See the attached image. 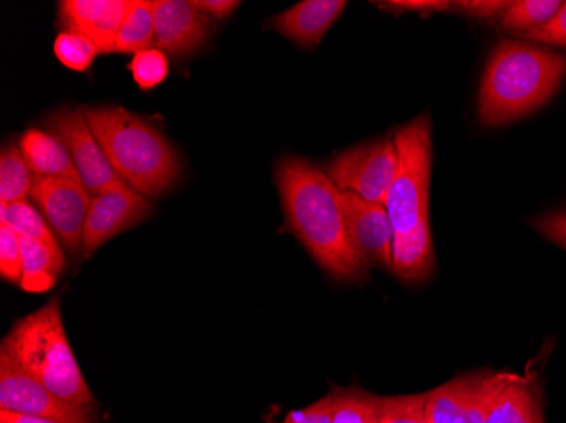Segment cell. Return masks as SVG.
I'll return each mask as SVG.
<instances>
[{
	"label": "cell",
	"mask_w": 566,
	"mask_h": 423,
	"mask_svg": "<svg viewBox=\"0 0 566 423\" xmlns=\"http://www.w3.org/2000/svg\"><path fill=\"white\" fill-rule=\"evenodd\" d=\"M275 183L285 214V231L301 241L321 268L339 282L367 278L346 229L342 192L323 168L301 156L280 158Z\"/></svg>",
	"instance_id": "obj_1"
},
{
	"label": "cell",
	"mask_w": 566,
	"mask_h": 423,
	"mask_svg": "<svg viewBox=\"0 0 566 423\" xmlns=\"http://www.w3.org/2000/svg\"><path fill=\"white\" fill-rule=\"evenodd\" d=\"M399 168L385 199L394 229L392 273L406 283L424 282L434 269L429 229L431 119L416 117L394 133Z\"/></svg>",
	"instance_id": "obj_2"
},
{
	"label": "cell",
	"mask_w": 566,
	"mask_h": 423,
	"mask_svg": "<svg viewBox=\"0 0 566 423\" xmlns=\"http://www.w3.org/2000/svg\"><path fill=\"white\" fill-rule=\"evenodd\" d=\"M565 76L566 56L558 51L526 41H499L480 84V124L501 127L530 116L559 91Z\"/></svg>",
	"instance_id": "obj_3"
},
{
	"label": "cell",
	"mask_w": 566,
	"mask_h": 423,
	"mask_svg": "<svg viewBox=\"0 0 566 423\" xmlns=\"http://www.w3.org/2000/svg\"><path fill=\"white\" fill-rule=\"evenodd\" d=\"M92 133L111 167L148 199L167 195L182 175V160L167 136L120 105L84 107Z\"/></svg>",
	"instance_id": "obj_4"
},
{
	"label": "cell",
	"mask_w": 566,
	"mask_h": 423,
	"mask_svg": "<svg viewBox=\"0 0 566 423\" xmlns=\"http://www.w3.org/2000/svg\"><path fill=\"white\" fill-rule=\"evenodd\" d=\"M15 364L56 396L94 412L95 399L76 362L63 326L60 297L19 319L2 340Z\"/></svg>",
	"instance_id": "obj_5"
},
{
	"label": "cell",
	"mask_w": 566,
	"mask_h": 423,
	"mask_svg": "<svg viewBox=\"0 0 566 423\" xmlns=\"http://www.w3.org/2000/svg\"><path fill=\"white\" fill-rule=\"evenodd\" d=\"M399 168V151L392 136L364 142L334 156L324 171L339 192H352L375 203H385Z\"/></svg>",
	"instance_id": "obj_6"
},
{
	"label": "cell",
	"mask_w": 566,
	"mask_h": 423,
	"mask_svg": "<svg viewBox=\"0 0 566 423\" xmlns=\"http://www.w3.org/2000/svg\"><path fill=\"white\" fill-rule=\"evenodd\" d=\"M46 126L69 149L78 177L92 197L126 184L111 167L106 152L92 133L84 107H63L48 117Z\"/></svg>",
	"instance_id": "obj_7"
},
{
	"label": "cell",
	"mask_w": 566,
	"mask_h": 423,
	"mask_svg": "<svg viewBox=\"0 0 566 423\" xmlns=\"http://www.w3.org/2000/svg\"><path fill=\"white\" fill-rule=\"evenodd\" d=\"M509 378L511 373L480 371L434 388L426 399L429 423H485Z\"/></svg>",
	"instance_id": "obj_8"
},
{
	"label": "cell",
	"mask_w": 566,
	"mask_h": 423,
	"mask_svg": "<svg viewBox=\"0 0 566 423\" xmlns=\"http://www.w3.org/2000/svg\"><path fill=\"white\" fill-rule=\"evenodd\" d=\"M0 410L62 423H97L95 412L56 396L40 381L22 371L4 349H0Z\"/></svg>",
	"instance_id": "obj_9"
},
{
	"label": "cell",
	"mask_w": 566,
	"mask_h": 423,
	"mask_svg": "<svg viewBox=\"0 0 566 423\" xmlns=\"http://www.w3.org/2000/svg\"><path fill=\"white\" fill-rule=\"evenodd\" d=\"M31 200L70 254L82 253L92 195L81 180L36 178Z\"/></svg>",
	"instance_id": "obj_10"
},
{
	"label": "cell",
	"mask_w": 566,
	"mask_h": 423,
	"mask_svg": "<svg viewBox=\"0 0 566 423\" xmlns=\"http://www.w3.org/2000/svg\"><path fill=\"white\" fill-rule=\"evenodd\" d=\"M151 210L148 197L136 192L129 184L92 197L85 221L82 254L85 257L92 256L107 241L146 221Z\"/></svg>",
	"instance_id": "obj_11"
},
{
	"label": "cell",
	"mask_w": 566,
	"mask_h": 423,
	"mask_svg": "<svg viewBox=\"0 0 566 423\" xmlns=\"http://www.w3.org/2000/svg\"><path fill=\"white\" fill-rule=\"evenodd\" d=\"M155 47L174 59H189L211 36L212 19L193 8L192 0H153Z\"/></svg>",
	"instance_id": "obj_12"
},
{
	"label": "cell",
	"mask_w": 566,
	"mask_h": 423,
	"mask_svg": "<svg viewBox=\"0 0 566 423\" xmlns=\"http://www.w3.org/2000/svg\"><path fill=\"white\" fill-rule=\"evenodd\" d=\"M343 212L349 241L361 260L392 272L394 229L384 203L370 202L352 192H342Z\"/></svg>",
	"instance_id": "obj_13"
},
{
	"label": "cell",
	"mask_w": 566,
	"mask_h": 423,
	"mask_svg": "<svg viewBox=\"0 0 566 423\" xmlns=\"http://www.w3.org/2000/svg\"><path fill=\"white\" fill-rule=\"evenodd\" d=\"M135 0H62L59 2V24L91 38L101 55L113 53L114 41Z\"/></svg>",
	"instance_id": "obj_14"
},
{
	"label": "cell",
	"mask_w": 566,
	"mask_h": 423,
	"mask_svg": "<svg viewBox=\"0 0 566 423\" xmlns=\"http://www.w3.org/2000/svg\"><path fill=\"white\" fill-rule=\"evenodd\" d=\"M346 6L348 2L345 0H304L273 15L269 28L297 46L316 47L331 25L338 21Z\"/></svg>",
	"instance_id": "obj_15"
},
{
	"label": "cell",
	"mask_w": 566,
	"mask_h": 423,
	"mask_svg": "<svg viewBox=\"0 0 566 423\" xmlns=\"http://www.w3.org/2000/svg\"><path fill=\"white\" fill-rule=\"evenodd\" d=\"M18 145L34 177L81 180L69 149L51 130L31 127L22 133Z\"/></svg>",
	"instance_id": "obj_16"
},
{
	"label": "cell",
	"mask_w": 566,
	"mask_h": 423,
	"mask_svg": "<svg viewBox=\"0 0 566 423\" xmlns=\"http://www.w3.org/2000/svg\"><path fill=\"white\" fill-rule=\"evenodd\" d=\"M65 263L62 244L22 237V276L19 286L30 294H46L59 282Z\"/></svg>",
	"instance_id": "obj_17"
},
{
	"label": "cell",
	"mask_w": 566,
	"mask_h": 423,
	"mask_svg": "<svg viewBox=\"0 0 566 423\" xmlns=\"http://www.w3.org/2000/svg\"><path fill=\"white\" fill-rule=\"evenodd\" d=\"M485 423H543L537 384L527 378L511 374L486 415Z\"/></svg>",
	"instance_id": "obj_18"
},
{
	"label": "cell",
	"mask_w": 566,
	"mask_h": 423,
	"mask_svg": "<svg viewBox=\"0 0 566 423\" xmlns=\"http://www.w3.org/2000/svg\"><path fill=\"white\" fill-rule=\"evenodd\" d=\"M155 46L153 0H135L114 41L113 53L133 55Z\"/></svg>",
	"instance_id": "obj_19"
},
{
	"label": "cell",
	"mask_w": 566,
	"mask_h": 423,
	"mask_svg": "<svg viewBox=\"0 0 566 423\" xmlns=\"http://www.w3.org/2000/svg\"><path fill=\"white\" fill-rule=\"evenodd\" d=\"M34 177L19 145L8 142L0 152V200L2 203L22 202L33 192Z\"/></svg>",
	"instance_id": "obj_20"
},
{
	"label": "cell",
	"mask_w": 566,
	"mask_h": 423,
	"mask_svg": "<svg viewBox=\"0 0 566 423\" xmlns=\"http://www.w3.org/2000/svg\"><path fill=\"white\" fill-rule=\"evenodd\" d=\"M563 2L558 0H516L509 2L505 11L499 18V24L507 33L526 34L548 24Z\"/></svg>",
	"instance_id": "obj_21"
},
{
	"label": "cell",
	"mask_w": 566,
	"mask_h": 423,
	"mask_svg": "<svg viewBox=\"0 0 566 423\" xmlns=\"http://www.w3.org/2000/svg\"><path fill=\"white\" fill-rule=\"evenodd\" d=\"M0 224L8 225L24 240L60 244L59 237L48 224L46 219L28 200L15 203H0Z\"/></svg>",
	"instance_id": "obj_22"
},
{
	"label": "cell",
	"mask_w": 566,
	"mask_h": 423,
	"mask_svg": "<svg viewBox=\"0 0 566 423\" xmlns=\"http://www.w3.org/2000/svg\"><path fill=\"white\" fill-rule=\"evenodd\" d=\"M380 399L358 388L333 391V423H370Z\"/></svg>",
	"instance_id": "obj_23"
},
{
	"label": "cell",
	"mask_w": 566,
	"mask_h": 423,
	"mask_svg": "<svg viewBox=\"0 0 566 423\" xmlns=\"http://www.w3.org/2000/svg\"><path fill=\"white\" fill-rule=\"evenodd\" d=\"M53 51L59 62L65 68L76 73H85L94 65L98 53L97 44L91 38L81 33H72V31H62L56 36Z\"/></svg>",
	"instance_id": "obj_24"
},
{
	"label": "cell",
	"mask_w": 566,
	"mask_h": 423,
	"mask_svg": "<svg viewBox=\"0 0 566 423\" xmlns=\"http://www.w3.org/2000/svg\"><path fill=\"white\" fill-rule=\"evenodd\" d=\"M127 70L132 72L133 81L142 92H151L160 87L167 81L170 73V62L164 51L157 47L136 53L132 62L127 63Z\"/></svg>",
	"instance_id": "obj_25"
},
{
	"label": "cell",
	"mask_w": 566,
	"mask_h": 423,
	"mask_svg": "<svg viewBox=\"0 0 566 423\" xmlns=\"http://www.w3.org/2000/svg\"><path fill=\"white\" fill-rule=\"evenodd\" d=\"M426 399L428 393L380 399L378 423H429Z\"/></svg>",
	"instance_id": "obj_26"
},
{
	"label": "cell",
	"mask_w": 566,
	"mask_h": 423,
	"mask_svg": "<svg viewBox=\"0 0 566 423\" xmlns=\"http://www.w3.org/2000/svg\"><path fill=\"white\" fill-rule=\"evenodd\" d=\"M0 276L14 285L22 276V237L4 224H0Z\"/></svg>",
	"instance_id": "obj_27"
},
{
	"label": "cell",
	"mask_w": 566,
	"mask_h": 423,
	"mask_svg": "<svg viewBox=\"0 0 566 423\" xmlns=\"http://www.w3.org/2000/svg\"><path fill=\"white\" fill-rule=\"evenodd\" d=\"M530 224L533 225L539 234L545 235L546 240L566 250V209L537 215Z\"/></svg>",
	"instance_id": "obj_28"
},
{
	"label": "cell",
	"mask_w": 566,
	"mask_h": 423,
	"mask_svg": "<svg viewBox=\"0 0 566 423\" xmlns=\"http://www.w3.org/2000/svg\"><path fill=\"white\" fill-rule=\"evenodd\" d=\"M524 38L536 43L552 44V46H566V2H563L562 8L548 24Z\"/></svg>",
	"instance_id": "obj_29"
},
{
	"label": "cell",
	"mask_w": 566,
	"mask_h": 423,
	"mask_svg": "<svg viewBox=\"0 0 566 423\" xmlns=\"http://www.w3.org/2000/svg\"><path fill=\"white\" fill-rule=\"evenodd\" d=\"M333 393H331L307 409L289 413L283 423H333Z\"/></svg>",
	"instance_id": "obj_30"
},
{
	"label": "cell",
	"mask_w": 566,
	"mask_h": 423,
	"mask_svg": "<svg viewBox=\"0 0 566 423\" xmlns=\"http://www.w3.org/2000/svg\"><path fill=\"white\" fill-rule=\"evenodd\" d=\"M375 6L389 12H436L453 8V2L441 0H392V2H375Z\"/></svg>",
	"instance_id": "obj_31"
},
{
	"label": "cell",
	"mask_w": 566,
	"mask_h": 423,
	"mask_svg": "<svg viewBox=\"0 0 566 423\" xmlns=\"http://www.w3.org/2000/svg\"><path fill=\"white\" fill-rule=\"evenodd\" d=\"M509 2H480V0H472V2H453V8L463 14L473 19H482V21H491V19L501 18L502 12L507 8Z\"/></svg>",
	"instance_id": "obj_32"
},
{
	"label": "cell",
	"mask_w": 566,
	"mask_h": 423,
	"mask_svg": "<svg viewBox=\"0 0 566 423\" xmlns=\"http://www.w3.org/2000/svg\"><path fill=\"white\" fill-rule=\"evenodd\" d=\"M192 6L208 18L224 21L238 11L241 2L238 0H192Z\"/></svg>",
	"instance_id": "obj_33"
},
{
	"label": "cell",
	"mask_w": 566,
	"mask_h": 423,
	"mask_svg": "<svg viewBox=\"0 0 566 423\" xmlns=\"http://www.w3.org/2000/svg\"><path fill=\"white\" fill-rule=\"evenodd\" d=\"M0 423H62L56 420L41 419V416L19 415V413L0 410Z\"/></svg>",
	"instance_id": "obj_34"
},
{
	"label": "cell",
	"mask_w": 566,
	"mask_h": 423,
	"mask_svg": "<svg viewBox=\"0 0 566 423\" xmlns=\"http://www.w3.org/2000/svg\"><path fill=\"white\" fill-rule=\"evenodd\" d=\"M377 415H378V413H377ZM370 423H378V416H375V419H374V420H371V422H370Z\"/></svg>",
	"instance_id": "obj_35"
}]
</instances>
